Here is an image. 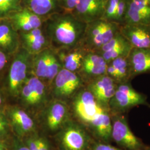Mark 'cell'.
<instances>
[{
  "instance_id": "6da1fadb",
  "label": "cell",
  "mask_w": 150,
  "mask_h": 150,
  "mask_svg": "<svg viewBox=\"0 0 150 150\" xmlns=\"http://www.w3.org/2000/svg\"><path fill=\"white\" fill-rule=\"evenodd\" d=\"M87 23L71 15L54 16L48 22L47 32L55 43L66 47L82 42Z\"/></svg>"
},
{
  "instance_id": "7a4b0ae2",
  "label": "cell",
  "mask_w": 150,
  "mask_h": 150,
  "mask_svg": "<svg viewBox=\"0 0 150 150\" xmlns=\"http://www.w3.org/2000/svg\"><path fill=\"white\" fill-rule=\"evenodd\" d=\"M117 23L100 19L87 23L82 42L87 52H97L120 31Z\"/></svg>"
},
{
  "instance_id": "3957f363",
  "label": "cell",
  "mask_w": 150,
  "mask_h": 150,
  "mask_svg": "<svg viewBox=\"0 0 150 150\" xmlns=\"http://www.w3.org/2000/svg\"><path fill=\"white\" fill-rule=\"evenodd\" d=\"M144 105L150 108L145 94L136 91L131 82L118 84L115 93L108 104L111 115H125L134 107Z\"/></svg>"
},
{
  "instance_id": "277c9868",
  "label": "cell",
  "mask_w": 150,
  "mask_h": 150,
  "mask_svg": "<svg viewBox=\"0 0 150 150\" xmlns=\"http://www.w3.org/2000/svg\"><path fill=\"white\" fill-rule=\"evenodd\" d=\"M111 117L112 141L118 147L124 150H147L149 145L134 134L125 115H111Z\"/></svg>"
},
{
  "instance_id": "5b68a950",
  "label": "cell",
  "mask_w": 150,
  "mask_h": 150,
  "mask_svg": "<svg viewBox=\"0 0 150 150\" xmlns=\"http://www.w3.org/2000/svg\"><path fill=\"white\" fill-rule=\"evenodd\" d=\"M57 141L61 150H90L95 139L83 126L71 123L59 131Z\"/></svg>"
},
{
  "instance_id": "8992f818",
  "label": "cell",
  "mask_w": 150,
  "mask_h": 150,
  "mask_svg": "<svg viewBox=\"0 0 150 150\" xmlns=\"http://www.w3.org/2000/svg\"><path fill=\"white\" fill-rule=\"evenodd\" d=\"M74 109L77 117L86 125L85 129L87 131L92 123L101 114L109 110L108 107L98 102L87 88L80 91L76 97Z\"/></svg>"
},
{
  "instance_id": "52a82bcc",
  "label": "cell",
  "mask_w": 150,
  "mask_h": 150,
  "mask_svg": "<svg viewBox=\"0 0 150 150\" xmlns=\"http://www.w3.org/2000/svg\"><path fill=\"white\" fill-rule=\"evenodd\" d=\"M30 54L25 49L18 52L13 59L8 75V90L11 95L16 96L25 80L29 66Z\"/></svg>"
},
{
  "instance_id": "ba28073f",
  "label": "cell",
  "mask_w": 150,
  "mask_h": 150,
  "mask_svg": "<svg viewBox=\"0 0 150 150\" xmlns=\"http://www.w3.org/2000/svg\"><path fill=\"white\" fill-rule=\"evenodd\" d=\"M108 0H80L74 9V16L88 23L102 19Z\"/></svg>"
},
{
  "instance_id": "9c48e42d",
  "label": "cell",
  "mask_w": 150,
  "mask_h": 150,
  "mask_svg": "<svg viewBox=\"0 0 150 150\" xmlns=\"http://www.w3.org/2000/svg\"><path fill=\"white\" fill-rule=\"evenodd\" d=\"M117 86V84L105 74L90 82L87 89L91 92L98 102L108 107L109 102L115 93Z\"/></svg>"
},
{
  "instance_id": "30bf717a",
  "label": "cell",
  "mask_w": 150,
  "mask_h": 150,
  "mask_svg": "<svg viewBox=\"0 0 150 150\" xmlns=\"http://www.w3.org/2000/svg\"><path fill=\"white\" fill-rule=\"evenodd\" d=\"M133 48L120 31L97 52L102 56L107 64L119 57H127Z\"/></svg>"
},
{
  "instance_id": "8fae6325",
  "label": "cell",
  "mask_w": 150,
  "mask_h": 150,
  "mask_svg": "<svg viewBox=\"0 0 150 150\" xmlns=\"http://www.w3.org/2000/svg\"><path fill=\"white\" fill-rule=\"evenodd\" d=\"M120 32L133 47L150 50V25H123Z\"/></svg>"
},
{
  "instance_id": "7c38bea8",
  "label": "cell",
  "mask_w": 150,
  "mask_h": 150,
  "mask_svg": "<svg viewBox=\"0 0 150 150\" xmlns=\"http://www.w3.org/2000/svg\"><path fill=\"white\" fill-rule=\"evenodd\" d=\"M82 85V80L79 75L66 69L60 70L55 77L54 93L57 96H69Z\"/></svg>"
},
{
  "instance_id": "4fadbf2b",
  "label": "cell",
  "mask_w": 150,
  "mask_h": 150,
  "mask_svg": "<svg viewBox=\"0 0 150 150\" xmlns=\"http://www.w3.org/2000/svg\"><path fill=\"white\" fill-rule=\"evenodd\" d=\"M123 25H150V5L145 0H129Z\"/></svg>"
},
{
  "instance_id": "5bb4252c",
  "label": "cell",
  "mask_w": 150,
  "mask_h": 150,
  "mask_svg": "<svg viewBox=\"0 0 150 150\" xmlns=\"http://www.w3.org/2000/svg\"><path fill=\"white\" fill-rule=\"evenodd\" d=\"M9 122L16 137L21 139L33 131L35 124L32 118L24 111L18 108H12L8 110Z\"/></svg>"
},
{
  "instance_id": "9a60e30c",
  "label": "cell",
  "mask_w": 150,
  "mask_h": 150,
  "mask_svg": "<svg viewBox=\"0 0 150 150\" xmlns=\"http://www.w3.org/2000/svg\"><path fill=\"white\" fill-rule=\"evenodd\" d=\"M107 62L96 52H87L84 56L81 70L90 82L106 74Z\"/></svg>"
},
{
  "instance_id": "2e32d148",
  "label": "cell",
  "mask_w": 150,
  "mask_h": 150,
  "mask_svg": "<svg viewBox=\"0 0 150 150\" xmlns=\"http://www.w3.org/2000/svg\"><path fill=\"white\" fill-rule=\"evenodd\" d=\"M132 80L139 75L150 73V50L133 47L128 56Z\"/></svg>"
},
{
  "instance_id": "e0dca14e",
  "label": "cell",
  "mask_w": 150,
  "mask_h": 150,
  "mask_svg": "<svg viewBox=\"0 0 150 150\" xmlns=\"http://www.w3.org/2000/svg\"><path fill=\"white\" fill-rule=\"evenodd\" d=\"M11 22L16 30L28 32L38 28L41 25L39 16L35 14L27 8L22 9L10 17Z\"/></svg>"
},
{
  "instance_id": "ac0fdd59",
  "label": "cell",
  "mask_w": 150,
  "mask_h": 150,
  "mask_svg": "<svg viewBox=\"0 0 150 150\" xmlns=\"http://www.w3.org/2000/svg\"><path fill=\"white\" fill-rule=\"evenodd\" d=\"M106 75L118 84L131 82V71L127 57H119L108 63Z\"/></svg>"
},
{
  "instance_id": "d6986e66",
  "label": "cell",
  "mask_w": 150,
  "mask_h": 150,
  "mask_svg": "<svg viewBox=\"0 0 150 150\" xmlns=\"http://www.w3.org/2000/svg\"><path fill=\"white\" fill-rule=\"evenodd\" d=\"M18 36L10 21L0 22V50L6 54L15 52L18 47Z\"/></svg>"
},
{
  "instance_id": "ffe728a7",
  "label": "cell",
  "mask_w": 150,
  "mask_h": 150,
  "mask_svg": "<svg viewBox=\"0 0 150 150\" xmlns=\"http://www.w3.org/2000/svg\"><path fill=\"white\" fill-rule=\"evenodd\" d=\"M67 116V108L63 103L54 102L47 110L46 123L51 131H57L61 127Z\"/></svg>"
},
{
  "instance_id": "44dd1931",
  "label": "cell",
  "mask_w": 150,
  "mask_h": 150,
  "mask_svg": "<svg viewBox=\"0 0 150 150\" xmlns=\"http://www.w3.org/2000/svg\"><path fill=\"white\" fill-rule=\"evenodd\" d=\"M27 9L38 16L47 15L55 9L57 0H25Z\"/></svg>"
},
{
  "instance_id": "7402d4cb",
  "label": "cell",
  "mask_w": 150,
  "mask_h": 150,
  "mask_svg": "<svg viewBox=\"0 0 150 150\" xmlns=\"http://www.w3.org/2000/svg\"><path fill=\"white\" fill-rule=\"evenodd\" d=\"M51 53L45 50L38 54L35 60V70L36 75L41 78H47L50 56Z\"/></svg>"
},
{
  "instance_id": "603a6c76",
  "label": "cell",
  "mask_w": 150,
  "mask_h": 150,
  "mask_svg": "<svg viewBox=\"0 0 150 150\" xmlns=\"http://www.w3.org/2000/svg\"><path fill=\"white\" fill-rule=\"evenodd\" d=\"M87 52L83 51H76L66 56L64 59L65 69L72 72L81 69L84 56Z\"/></svg>"
},
{
  "instance_id": "cb8c5ba5",
  "label": "cell",
  "mask_w": 150,
  "mask_h": 150,
  "mask_svg": "<svg viewBox=\"0 0 150 150\" xmlns=\"http://www.w3.org/2000/svg\"><path fill=\"white\" fill-rule=\"evenodd\" d=\"M21 0H0V19L10 17L22 10Z\"/></svg>"
},
{
  "instance_id": "d4e9b609",
  "label": "cell",
  "mask_w": 150,
  "mask_h": 150,
  "mask_svg": "<svg viewBox=\"0 0 150 150\" xmlns=\"http://www.w3.org/2000/svg\"><path fill=\"white\" fill-rule=\"evenodd\" d=\"M33 97L35 103L41 102L45 96V86L41 81L37 77H31L27 82Z\"/></svg>"
},
{
  "instance_id": "484cf974",
  "label": "cell",
  "mask_w": 150,
  "mask_h": 150,
  "mask_svg": "<svg viewBox=\"0 0 150 150\" xmlns=\"http://www.w3.org/2000/svg\"><path fill=\"white\" fill-rule=\"evenodd\" d=\"M25 50L29 54L39 52L45 46L46 38L42 35L37 38L23 41Z\"/></svg>"
},
{
  "instance_id": "4316f807",
  "label": "cell",
  "mask_w": 150,
  "mask_h": 150,
  "mask_svg": "<svg viewBox=\"0 0 150 150\" xmlns=\"http://www.w3.org/2000/svg\"><path fill=\"white\" fill-rule=\"evenodd\" d=\"M119 0H108L105 13L102 19L115 22V17Z\"/></svg>"
},
{
  "instance_id": "83f0119b",
  "label": "cell",
  "mask_w": 150,
  "mask_h": 150,
  "mask_svg": "<svg viewBox=\"0 0 150 150\" xmlns=\"http://www.w3.org/2000/svg\"><path fill=\"white\" fill-rule=\"evenodd\" d=\"M60 64L59 61L52 52L50 54L49 59L48 71L47 78L49 80H52L59 72Z\"/></svg>"
},
{
  "instance_id": "f1b7e54d",
  "label": "cell",
  "mask_w": 150,
  "mask_h": 150,
  "mask_svg": "<svg viewBox=\"0 0 150 150\" xmlns=\"http://www.w3.org/2000/svg\"><path fill=\"white\" fill-rule=\"evenodd\" d=\"M10 124L7 116L0 112V139L7 140L10 129Z\"/></svg>"
},
{
  "instance_id": "f546056e",
  "label": "cell",
  "mask_w": 150,
  "mask_h": 150,
  "mask_svg": "<svg viewBox=\"0 0 150 150\" xmlns=\"http://www.w3.org/2000/svg\"><path fill=\"white\" fill-rule=\"evenodd\" d=\"M129 0H119L118 7L116 11L115 22L120 26L122 25L125 19V16L127 10Z\"/></svg>"
},
{
  "instance_id": "4dcf8cb0",
  "label": "cell",
  "mask_w": 150,
  "mask_h": 150,
  "mask_svg": "<svg viewBox=\"0 0 150 150\" xmlns=\"http://www.w3.org/2000/svg\"><path fill=\"white\" fill-rule=\"evenodd\" d=\"M90 150H124L111 144H107L94 141Z\"/></svg>"
},
{
  "instance_id": "1f68e13d",
  "label": "cell",
  "mask_w": 150,
  "mask_h": 150,
  "mask_svg": "<svg viewBox=\"0 0 150 150\" xmlns=\"http://www.w3.org/2000/svg\"><path fill=\"white\" fill-rule=\"evenodd\" d=\"M22 96L25 102L30 105H35V101L30 87L26 84L22 87Z\"/></svg>"
},
{
  "instance_id": "d6a6232c",
  "label": "cell",
  "mask_w": 150,
  "mask_h": 150,
  "mask_svg": "<svg viewBox=\"0 0 150 150\" xmlns=\"http://www.w3.org/2000/svg\"><path fill=\"white\" fill-rule=\"evenodd\" d=\"M41 35H42L41 30L40 28H38L33 29L28 32L22 33V38L23 41L28 40L37 38Z\"/></svg>"
},
{
  "instance_id": "836d02e7",
  "label": "cell",
  "mask_w": 150,
  "mask_h": 150,
  "mask_svg": "<svg viewBox=\"0 0 150 150\" xmlns=\"http://www.w3.org/2000/svg\"><path fill=\"white\" fill-rule=\"evenodd\" d=\"M11 150H29V149L22 139L16 137L11 143Z\"/></svg>"
},
{
  "instance_id": "e575fe53",
  "label": "cell",
  "mask_w": 150,
  "mask_h": 150,
  "mask_svg": "<svg viewBox=\"0 0 150 150\" xmlns=\"http://www.w3.org/2000/svg\"><path fill=\"white\" fill-rule=\"evenodd\" d=\"M64 7L70 11H74L80 0H61Z\"/></svg>"
},
{
  "instance_id": "d590c367",
  "label": "cell",
  "mask_w": 150,
  "mask_h": 150,
  "mask_svg": "<svg viewBox=\"0 0 150 150\" xmlns=\"http://www.w3.org/2000/svg\"><path fill=\"white\" fill-rule=\"evenodd\" d=\"M7 61V54L2 51L0 50V71L2 70Z\"/></svg>"
},
{
  "instance_id": "8d00e7d4",
  "label": "cell",
  "mask_w": 150,
  "mask_h": 150,
  "mask_svg": "<svg viewBox=\"0 0 150 150\" xmlns=\"http://www.w3.org/2000/svg\"><path fill=\"white\" fill-rule=\"evenodd\" d=\"M0 150H11V145L8 144L7 140L0 139Z\"/></svg>"
},
{
  "instance_id": "74e56055",
  "label": "cell",
  "mask_w": 150,
  "mask_h": 150,
  "mask_svg": "<svg viewBox=\"0 0 150 150\" xmlns=\"http://www.w3.org/2000/svg\"><path fill=\"white\" fill-rule=\"evenodd\" d=\"M145 1H146L150 5V0H145Z\"/></svg>"
},
{
  "instance_id": "f35d334b",
  "label": "cell",
  "mask_w": 150,
  "mask_h": 150,
  "mask_svg": "<svg viewBox=\"0 0 150 150\" xmlns=\"http://www.w3.org/2000/svg\"><path fill=\"white\" fill-rule=\"evenodd\" d=\"M2 104V98H1V96H0V105Z\"/></svg>"
},
{
  "instance_id": "ab89813d",
  "label": "cell",
  "mask_w": 150,
  "mask_h": 150,
  "mask_svg": "<svg viewBox=\"0 0 150 150\" xmlns=\"http://www.w3.org/2000/svg\"><path fill=\"white\" fill-rule=\"evenodd\" d=\"M147 150H150V146H149V147H148V149H147Z\"/></svg>"
}]
</instances>
